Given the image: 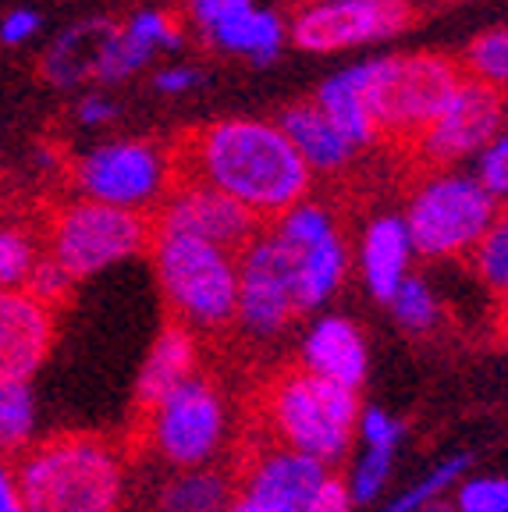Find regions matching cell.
I'll return each mask as SVG.
<instances>
[{"mask_svg": "<svg viewBox=\"0 0 508 512\" xmlns=\"http://www.w3.org/2000/svg\"><path fill=\"white\" fill-rule=\"evenodd\" d=\"M178 178H196L270 224L313 189L310 168L295 146L263 118H221L192 132L175 153Z\"/></svg>", "mask_w": 508, "mask_h": 512, "instance_id": "cell-1", "label": "cell"}, {"mask_svg": "<svg viewBox=\"0 0 508 512\" xmlns=\"http://www.w3.org/2000/svg\"><path fill=\"white\" fill-rule=\"evenodd\" d=\"M359 413V392L313 377L295 363L260 384L253 399V438L292 448L334 470L356 448Z\"/></svg>", "mask_w": 508, "mask_h": 512, "instance_id": "cell-2", "label": "cell"}, {"mask_svg": "<svg viewBox=\"0 0 508 512\" xmlns=\"http://www.w3.org/2000/svg\"><path fill=\"white\" fill-rule=\"evenodd\" d=\"M25 512H121L128 495L125 452L104 434L64 431L15 459Z\"/></svg>", "mask_w": 508, "mask_h": 512, "instance_id": "cell-3", "label": "cell"}, {"mask_svg": "<svg viewBox=\"0 0 508 512\" xmlns=\"http://www.w3.org/2000/svg\"><path fill=\"white\" fill-rule=\"evenodd\" d=\"M150 260L160 296L175 324L196 335L235 328L239 313V253L189 235L153 232Z\"/></svg>", "mask_w": 508, "mask_h": 512, "instance_id": "cell-4", "label": "cell"}, {"mask_svg": "<svg viewBox=\"0 0 508 512\" xmlns=\"http://www.w3.org/2000/svg\"><path fill=\"white\" fill-rule=\"evenodd\" d=\"M231 406L214 377L199 374L143 409L139 448L171 473L221 466L231 441Z\"/></svg>", "mask_w": 508, "mask_h": 512, "instance_id": "cell-5", "label": "cell"}, {"mask_svg": "<svg viewBox=\"0 0 508 512\" xmlns=\"http://www.w3.org/2000/svg\"><path fill=\"white\" fill-rule=\"evenodd\" d=\"M459 61L445 54H388L366 61V107L377 136L416 143L462 86Z\"/></svg>", "mask_w": 508, "mask_h": 512, "instance_id": "cell-6", "label": "cell"}, {"mask_svg": "<svg viewBox=\"0 0 508 512\" xmlns=\"http://www.w3.org/2000/svg\"><path fill=\"white\" fill-rule=\"evenodd\" d=\"M498 217L501 207L466 171H434L420 178L402 210L413 249L423 260H469Z\"/></svg>", "mask_w": 508, "mask_h": 512, "instance_id": "cell-7", "label": "cell"}, {"mask_svg": "<svg viewBox=\"0 0 508 512\" xmlns=\"http://www.w3.org/2000/svg\"><path fill=\"white\" fill-rule=\"evenodd\" d=\"M72 175L82 200L150 217L175 189L178 160L150 139H114L82 153Z\"/></svg>", "mask_w": 508, "mask_h": 512, "instance_id": "cell-8", "label": "cell"}, {"mask_svg": "<svg viewBox=\"0 0 508 512\" xmlns=\"http://www.w3.org/2000/svg\"><path fill=\"white\" fill-rule=\"evenodd\" d=\"M153 221L132 210L104 207L93 200L64 203L50 221V260L64 267L75 281L104 274L128 264L150 249Z\"/></svg>", "mask_w": 508, "mask_h": 512, "instance_id": "cell-9", "label": "cell"}, {"mask_svg": "<svg viewBox=\"0 0 508 512\" xmlns=\"http://www.w3.org/2000/svg\"><path fill=\"white\" fill-rule=\"evenodd\" d=\"M302 317L295 253L263 224L239 249V313L235 328L253 342H270L285 335Z\"/></svg>", "mask_w": 508, "mask_h": 512, "instance_id": "cell-10", "label": "cell"}, {"mask_svg": "<svg viewBox=\"0 0 508 512\" xmlns=\"http://www.w3.org/2000/svg\"><path fill=\"white\" fill-rule=\"evenodd\" d=\"M413 22L409 0H342V4H306L288 22V40L302 54H342L398 36Z\"/></svg>", "mask_w": 508, "mask_h": 512, "instance_id": "cell-11", "label": "cell"}, {"mask_svg": "<svg viewBox=\"0 0 508 512\" xmlns=\"http://www.w3.org/2000/svg\"><path fill=\"white\" fill-rule=\"evenodd\" d=\"M508 121V100L505 93L484 86V82L462 79L455 96L445 104V111L437 114L427 125L420 139H416V157L434 164V168H448L466 157H477Z\"/></svg>", "mask_w": 508, "mask_h": 512, "instance_id": "cell-12", "label": "cell"}, {"mask_svg": "<svg viewBox=\"0 0 508 512\" xmlns=\"http://www.w3.org/2000/svg\"><path fill=\"white\" fill-rule=\"evenodd\" d=\"M334 470L292 448L270 445L263 438H249L239 466H235V495L274 512H306V505L320 495Z\"/></svg>", "mask_w": 508, "mask_h": 512, "instance_id": "cell-13", "label": "cell"}, {"mask_svg": "<svg viewBox=\"0 0 508 512\" xmlns=\"http://www.w3.org/2000/svg\"><path fill=\"white\" fill-rule=\"evenodd\" d=\"M150 221L153 232L189 235V239L210 242V246L231 249V253H239L263 228L246 207H239L224 192L210 189L196 178H178L175 189L167 192V200L160 203Z\"/></svg>", "mask_w": 508, "mask_h": 512, "instance_id": "cell-14", "label": "cell"}, {"mask_svg": "<svg viewBox=\"0 0 508 512\" xmlns=\"http://www.w3.org/2000/svg\"><path fill=\"white\" fill-rule=\"evenodd\" d=\"M54 310L25 288H0V381H32L54 349Z\"/></svg>", "mask_w": 508, "mask_h": 512, "instance_id": "cell-15", "label": "cell"}, {"mask_svg": "<svg viewBox=\"0 0 508 512\" xmlns=\"http://www.w3.org/2000/svg\"><path fill=\"white\" fill-rule=\"evenodd\" d=\"M299 367L310 370L313 377L359 392L370 374V345H366L363 328L342 313L313 317L310 328L302 331Z\"/></svg>", "mask_w": 508, "mask_h": 512, "instance_id": "cell-16", "label": "cell"}, {"mask_svg": "<svg viewBox=\"0 0 508 512\" xmlns=\"http://www.w3.org/2000/svg\"><path fill=\"white\" fill-rule=\"evenodd\" d=\"M413 260L416 249L402 214H374L363 224L356 249H352V264H356L366 296H374L384 306L391 303L398 285L413 274Z\"/></svg>", "mask_w": 508, "mask_h": 512, "instance_id": "cell-17", "label": "cell"}, {"mask_svg": "<svg viewBox=\"0 0 508 512\" xmlns=\"http://www.w3.org/2000/svg\"><path fill=\"white\" fill-rule=\"evenodd\" d=\"M182 43H185L182 25L171 15H164L157 8L135 11L125 25H118L114 40L107 43L104 57H100V68H96V79L125 82L135 72H143L160 50H178Z\"/></svg>", "mask_w": 508, "mask_h": 512, "instance_id": "cell-18", "label": "cell"}, {"mask_svg": "<svg viewBox=\"0 0 508 512\" xmlns=\"http://www.w3.org/2000/svg\"><path fill=\"white\" fill-rule=\"evenodd\" d=\"M199 374H203L199 335L175 324V320H167L153 338L150 352L143 356V367L135 377V402H139V409L153 406V402H160L164 395H171Z\"/></svg>", "mask_w": 508, "mask_h": 512, "instance_id": "cell-19", "label": "cell"}, {"mask_svg": "<svg viewBox=\"0 0 508 512\" xmlns=\"http://www.w3.org/2000/svg\"><path fill=\"white\" fill-rule=\"evenodd\" d=\"M278 128L288 136V143L295 146V153L310 168L313 178L338 175V171L349 168L352 157L359 153L313 100H299V104L285 107L278 118Z\"/></svg>", "mask_w": 508, "mask_h": 512, "instance_id": "cell-20", "label": "cell"}, {"mask_svg": "<svg viewBox=\"0 0 508 512\" xmlns=\"http://www.w3.org/2000/svg\"><path fill=\"white\" fill-rule=\"evenodd\" d=\"M207 40L214 43L217 50L235 57H246L253 64H270L278 61L281 50L288 43V22L281 15L267 8H256V4H246L239 11H228L217 22H210Z\"/></svg>", "mask_w": 508, "mask_h": 512, "instance_id": "cell-21", "label": "cell"}, {"mask_svg": "<svg viewBox=\"0 0 508 512\" xmlns=\"http://www.w3.org/2000/svg\"><path fill=\"white\" fill-rule=\"evenodd\" d=\"M118 25L111 18H86L75 22L57 36L43 54V75L54 86H79L86 79H96L100 57H104L107 43L114 40Z\"/></svg>", "mask_w": 508, "mask_h": 512, "instance_id": "cell-22", "label": "cell"}, {"mask_svg": "<svg viewBox=\"0 0 508 512\" xmlns=\"http://www.w3.org/2000/svg\"><path fill=\"white\" fill-rule=\"evenodd\" d=\"M313 104L334 121V128L349 139L356 150L363 146H374L377 139V125L370 118V107H366V61H356L342 72L327 75L320 82Z\"/></svg>", "mask_w": 508, "mask_h": 512, "instance_id": "cell-23", "label": "cell"}, {"mask_svg": "<svg viewBox=\"0 0 508 512\" xmlns=\"http://www.w3.org/2000/svg\"><path fill=\"white\" fill-rule=\"evenodd\" d=\"M295 253V249H292ZM352 271V246L342 232L327 235L317 246L295 253V278H299V306L302 313L324 310Z\"/></svg>", "mask_w": 508, "mask_h": 512, "instance_id": "cell-24", "label": "cell"}, {"mask_svg": "<svg viewBox=\"0 0 508 512\" xmlns=\"http://www.w3.org/2000/svg\"><path fill=\"white\" fill-rule=\"evenodd\" d=\"M235 502V477L221 466L178 470L164 480L153 498V512H228Z\"/></svg>", "mask_w": 508, "mask_h": 512, "instance_id": "cell-25", "label": "cell"}, {"mask_svg": "<svg viewBox=\"0 0 508 512\" xmlns=\"http://www.w3.org/2000/svg\"><path fill=\"white\" fill-rule=\"evenodd\" d=\"M40 402L32 381H0V456L18 459L36 445Z\"/></svg>", "mask_w": 508, "mask_h": 512, "instance_id": "cell-26", "label": "cell"}, {"mask_svg": "<svg viewBox=\"0 0 508 512\" xmlns=\"http://www.w3.org/2000/svg\"><path fill=\"white\" fill-rule=\"evenodd\" d=\"M462 477H469V456H448L416 477L409 488L395 491L377 512H427L434 505H445V495L459 488Z\"/></svg>", "mask_w": 508, "mask_h": 512, "instance_id": "cell-27", "label": "cell"}, {"mask_svg": "<svg viewBox=\"0 0 508 512\" xmlns=\"http://www.w3.org/2000/svg\"><path fill=\"white\" fill-rule=\"evenodd\" d=\"M388 310L398 328L409 331V335H434L441 328V320H445V303L434 292V285L427 278H420V274H409L398 285Z\"/></svg>", "mask_w": 508, "mask_h": 512, "instance_id": "cell-28", "label": "cell"}, {"mask_svg": "<svg viewBox=\"0 0 508 512\" xmlns=\"http://www.w3.org/2000/svg\"><path fill=\"white\" fill-rule=\"evenodd\" d=\"M267 228L278 235L288 249H295V253H299V249L317 246V242L327 239V235L342 232V228H338V217L331 214V207H324V203L313 200V196H306L302 203L288 207L285 214L274 217Z\"/></svg>", "mask_w": 508, "mask_h": 512, "instance_id": "cell-29", "label": "cell"}, {"mask_svg": "<svg viewBox=\"0 0 508 512\" xmlns=\"http://www.w3.org/2000/svg\"><path fill=\"white\" fill-rule=\"evenodd\" d=\"M459 68L466 79L484 82V86L505 93L508 89V25L480 32L477 40L466 47Z\"/></svg>", "mask_w": 508, "mask_h": 512, "instance_id": "cell-30", "label": "cell"}, {"mask_svg": "<svg viewBox=\"0 0 508 512\" xmlns=\"http://www.w3.org/2000/svg\"><path fill=\"white\" fill-rule=\"evenodd\" d=\"M395 452H377V448H359L356 459H352V470L345 477V488H349L352 502L370 505L388 491L391 473H395Z\"/></svg>", "mask_w": 508, "mask_h": 512, "instance_id": "cell-31", "label": "cell"}, {"mask_svg": "<svg viewBox=\"0 0 508 512\" xmlns=\"http://www.w3.org/2000/svg\"><path fill=\"white\" fill-rule=\"evenodd\" d=\"M469 267L494 296L508 292V214H501L491 224V232L477 242V249L469 253Z\"/></svg>", "mask_w": 508, "mask_h": 512, "instance_id": "cell-32", "label": "cell"}, {"mask_svg": "<svg viewBox=\"0 0 508 512\" xmlns=\"http://www.w3.org/2000/svg\"><path fill=\"white\" fill-rule=\"evenodd\" d=\"M40 256V246L25 228H0V288H25Z\"/></svg>", "mask_w": 508, "mask_h": 512, "instance_id": "cell-33", "label": "cell"}, {"mask_svg": "<svg viewBox=\"0 0 508 512\" xmlns=\"http://www.w3.org/2000/svg\"><path fill=\"white\" fill-rule=\"evenodd\" d=\"M452 512H508V477L501 473H473L455 488Z\"/></svg>", "mask_w": 508, "mask_h": 512, "instance_id": "cell-34", "label": "cell"}, {"mask_svg": "<svg viewBox=\"0 0 508 512\" xmlns=\"http://www.w3.org/2000/svg\"><path fill=\"white\" fill-rule=\"evenodd\" d=\"M405 441V420L388 413L384 406H363L356 427V445L359 448H377V452H395Z\"/></svg>", "mask_w": 508, "mask_h": 512, "instance_id": "cell-35", "label": "cell"}, {"mask_svg": "<svg viewBox=\"0 0 508 512\" xmlns=\"http://www.w3.org/2000/svg\"><path fill=\"white\" fill-rule=\"evenodd\" d=\"M477 164H473V178L487 189L494 203H508V125L501 128L498 136L477 153Z\"/></svg>", "mask_w": 508, "mask_h": 512, "instance_id": "cell-36", "label": "cell"}, {"mask_svg": "<svg viewBox=\"0 0 508 512\" xmlns=\"http://www.w3.org/2000/svg\"><path fill=\"white\" fill-rule=\"evenodd\" d=\"M72 288H75V278L64 271L57 260H50V256H40V264L32 267L29 281H25V292L40 306H47V310H57V306L68 303Z\"/></svg>", "mask_w": 508, "mask_h": 512, "instance_id": "cell-37", "label": "cell"}, {"mask_svg": "<svg viewBox=\"0 0 508 512\" xmlns=\"http://www.w3.org/2000/svg\"><path fill=\"white\" fill-rule=\"evenodd\" d=\"M203 86V72L192 68V64H167L153 75V89L164 96H182V93H192V89Z\"/></svg>", "mask_w": 508, "mask_h": 512, "instance_id": "cell-38", "label": "cell"}, {"mask_svg": "<svg viewBox=\"0 0 508 512\" xmlns=\"http://www.w3.org/2000/svg\"><path fill=\"white\" fill-rule=\"evenodd\" d=\"M43 18L40 11L32 8H15L11 15H4V22H0V40L8 43V47H22V43H29L36 32H40Z\"/></svg>", "mask_w": 508, "mask_h": 512, "instance_id": "cell-39", "label": "cell"}, {"mask_svg": "<svg viewBox=\"0 0 508 512\" xmlns=\"http://www.w3.org/2000/svg\"><path fill=\"white\" fill-rule=\"evenodd\" d=\"M352 509H356V502H352L349 488H345L342 473H331L327 484L320 488V495L306 505V512H352Z\"/></svg>", "mask_w": 508, "mask_h": 512, "instance_id": "cell-40", "label": "cell"}, {"mask_svg": "<svg viewBox=\"0 0 508 512\" xmlns=\"http://www.w3.org/2000/svg\"><path fill=\"white\" fill-rule=\"evenodd\" d=\"M75 118H79V125H86V128H100V125H107V121L118 118V104L104 93H86L79 104H75Z\"/></svg>", "mask_w": 508, "mask_h": 512, "instance_id": "cell-41", "label": "cell"}, {"mask_svg": "<svg viewBox=\"0 0 508 512\" xmlns=\"http://www.w3.org/2000/svg\"><path fill=\"white\" fill-rule=\"evenodd\" d=\"M0 512H25L22 484H18L15 459L0 456Z\"/></svg>", "mask_w": 508, "mask_h": 512, "instance_id": "cell-42", "label": "cell"}, {"mask_svg": "<svg viewBox=\"0 0 508 512\" xmlns=\"http://www.w3.org/2000/svg\"><path fill=\"white\" fill-rule=\"evenodd\" d=\"M246 4H253V0H192L189 11H192V18H196L203 29H207L210 22H217V18L228 15V11L246 8Z\"/></svg>", "mask_w": 508, "mask_h": 512, "instance_id": "cell-43", "label": "cell"}, {"mask_svg": "<svg viewBox=\"0 0 508 512\" xmlns=\"http://www.w3.org/2000/svg\"><path fill=\"white\" fill-rule=\"evenodd\" d=\"M494 331H498V338L508 342V292L498 296V303H494Z\"/></svg>", "mask_w": 508, "mask_h": 512, "instance_id": "cell-44", "label": "cell"}, {"mask_svg": "<svg viewBox=\"0 0 508 512\" xmlns=\"http://www.w3.org/2000/svg\"><path fill=\"white\" fill-rule=\"evenodd\" d=\"M228 512H274V509H263V505H256V502H249V498L235 495V502L228 505Z\"/></svg>", "mask_w": 508, "mask_h": 512, "instance_id": "cell-45", "label": "cell"}, {"mask_svg": "<svg viewBox=\"0 0 508 512\" xmlns=\"http://www.w3.org/2000/svg\"><path fill=\"white\" fill-rule=\"evenodd\" d=\"M427 512H452V505H434V509H427Z\"/></svg>", "mask_w": 508, "mask_h": 512, "instance_id": "cell-46", "label": "cell"}, {"mask_svg": "<svg viewBox=\"0 0 508 512\" xmlns=\"http://www.w3.org/2000/svg\"><path fill=\"white\" fill-rule=\"evenodd\" d=\"M313 4H342V0H313Z\"/></svg>", "mask_w": 508, "mask_h": 512, "instance_id": "cell-47", "label": "cell"}]
</instances>
